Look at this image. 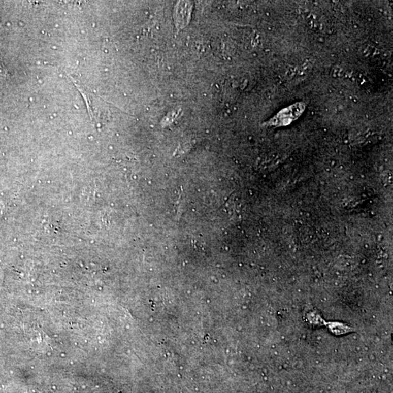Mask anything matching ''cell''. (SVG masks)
I'll list each match as a JSON object with an SVG mask.
<instances>
[{
  "label": "cell",
  "mask_w": 393,
  "mask_h": 393,
  "mask_svg": "<svg viewBox=\"0 0 393 393\" xmlns=\"http://www.w3.org/2000/svg\"><path fill=\"white\" fill-rule=\"evenodd\" d=\"M305 109L304 104H295L293 107L284 109L280 113L271 120L270 125L282 126L289 124L300 116L301 112Z\"/></svg>",
  "instance_id": "cell-1"
},
{
  "label": "cell",
  "mask_w": 393,
  "mask_h": 393,
  "mask_svg": "<svg viewBox=\"0 0 393 393\" xmlns=\"http://www.w3.org/2000/svg\"><path fill=\"white\" fill-rule=\"evenodd\" d=\"M191 7L190 2H179L175 7L174 20L176 27L184 28L189 23L191 18Z\"/></svg>",
  "instance_id": "cell-2"
}]
</instances>
